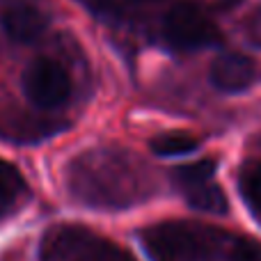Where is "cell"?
Listing matches in <instances>:
<instances>
[{"instance_id":"14","label":"cell","mask_w":261,"mask_h":261,"mask_svg":"<svg viewBox=\"0 0 261 261\" xmlns=\"http://www.w3.org/2000/svg\"><path fill=\"white\" fill-rule=\"evenodd\" d=\"M248 35H250V39H252L254 44L261 46V9H259L257 14H254L252 18H250V23H248Z\"/></svg>"},{"instance_id":"12","label":"cell","mask_w":261,"mask_h":261,"mask_svg":"<svg viewBox=\"0 0 261 261\" xmlns=\"http://www.w3.org/2000/svg\"><path fill=\"white\" fill-rule=\"evenodd\" d=\"M241 188H243V195L254 204V206H261V163L245 170L243 181H241Z\"/></svg>"},{"instance_id":"4","label":"cell","mask_w":261,"mask_h":261,"mask_svg":"<svg viewBox=\"0 0 261 261\" xmlns=\"http://www.w3.org/2000/svg\"><path fill=\"white\" fill-rule=\"evenodd\" d=\"M23 92L41 110L62 108L71 96V78L60 62L39 58L23 73Z\"/></svg>"},{"instance_id":"9","label":"cell","mask_w":261,"mask_h":261,"mask_svg":"<svg viewBox=\"0 0 261 261\" xmlns=\"http://www.w3.org/2000/svg\"><path fill=\"white\" fill-rule=\"evenodd\" d=\"M199 147V140L184 130H174V133H163L151 140V151L156 156H181V153H190Z\"/></svg>"},{"instance_id":"2","label":"cell","mask_w":261,"mask_h":261,"mask_svg":"<svg viewBox=\"0 0 261 261\" xmlns=\"http://www.w3.org/2000/svg\"><path fill=\"white\" fill-rule=\"evenodd\" d=\"M142 243L153 261H206L229 241L216 227L172 220L147 227Z\"/></svg>"},{"instance_id":"16","label":"cell","mask_w":261,"mask_h":261,"mask_svg":"<svg viewBox=\"0 0 261 261\" xmlns=\"http://www.w3.org/2000/svg\"><path fill=\"white\" fill-rule=\"evenodd\" d=\"M140 3H151V0H140Z\"/></svg>"},{"instance_id":"7","label":"cell","mask_w":261,"mask_h":261,"mask_svg":"<svg viewBox=\"0 0 261 261\" xmlns=\"http://www.w3.org/2000/svg\"><path fill=\"white\" fill-rule=\"evenodd\" d=\"M211 83L220 92H243L257 78V67L243 53H222L211 64Z\"/></svg>"},{"instance_id":"1","label":"cell","mask_w":261,"mask_h":261,"mask_svg":"<svg viewBox=\"0 0 261 261\" xmlns=\"http://www.w3.org/2000/svg\"><path fill=\"white\" fill-rule=\"evenodd\" d=\"M67 184L78 202L96 208L126 206L140 190L126 153L115 149L83 151L69 165Z\"/></svg>"},{"instance_id":"11","label":"cell","mask_w":261,"mask_h":261,"mask_svg":"<svg viewBox=\"0 0 261 261\" xmlns=\"http://www.w3.org/2000/svg\"><path fill=\"white\" fill-rule=\"evenodd\" d=\"M18 195H21V181L18 176H5L0 179V218H5L9 211L14 208V204L18 202Z\"/></svg>"},{"instance_id":"13","label":"cell","mask_w":261,"mask_h":261,"mask_svg":"<svg viewBox=\"0 0 261 261\" xmlns=\"http://www.w3.org/2000/svg\"><path fill=\"white\" fill-rule=\"evenodd\" d=\"M92 261H135L128 252H124L122 248L113 243H106V241H99L96 245V252H94V259Z\"/></svg>"},{"instance_id":"5","label":"cell","mask_w":261,"mask_h":261,"mask_svg":"<svg viewBox=\"0 0 261 261\" xmlns=\"http://www.w3.org/2000/svg\"><path fill=\"white\" fill-rule=\"evenodd\" d=\"M213 172H216L213 161H197L176 167L174 181L190 206L208 213H225L229 208V202L222 188L213 181Z\"/></svg>"},{"instance_id":"3","label":"cell","mask_w":261,"mask_h":261,"mask_svg":"<svg viewBox=\"0 0 261 261\" xmlns=\"http://www.w3.org/2000/svg\"><path fill=\"white\" fill-rule=\"evenodd\" d=\"M163 35L174 48L197 50L220 41V30L208 14L190 0H179L163 18Z\"/></svg>"},{"instance_id":"15","label":"cell","mask_w":261,"mask_h":261,"mask_svg":"<svg viewBox=\"0 0 261 261\" xmlns=\"http://www.w3.org/2000/svg\"><path fill=\"white\" fill-rule=\"evenodd\" d=\"M216 3L222 7H234V5H239V0H216Z\"/></svg>"},{"instance_id":"8","label":"cell","mask_w":261,"mask_h":261,"mask_svg":"<svg viewBox=\"0 0 261 261\" xmlns=\"http://www.w3.org/2000/svg\"><path fill=\"white\" fill-rule=\"evenodd\" d=\"M3 30L18 44H30L46 30V16L30 5H18L3 14Z\"/></svg>"},{"instance_id":"6","label":"cell","mask_w":261,"mask_h":261,"mask_svg":"<svg viewBox=\"0 0 261 261\" xmlns=\"http://www.w3.org/2000/svg\"><path fill=\"white\" fill-rule=\"evenodd\" d=\"M99 239L83 227H55L41 245V261H92Z\"/></svg>"},{"instance_id":"10","label":"cell","mask_w":261,"mask_h":261,"mask_svg":"<svg viewBox=\"0 0 261 261\" xmlns=\"http://www.w3.org/2000/svg\"><path fill=\"white\" fill-rule=\"evenodd\" d=\"M229 261H261V243L250 236H239L227 243Z\"/></svg>"}]
</instances>
